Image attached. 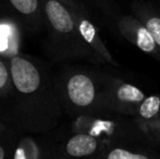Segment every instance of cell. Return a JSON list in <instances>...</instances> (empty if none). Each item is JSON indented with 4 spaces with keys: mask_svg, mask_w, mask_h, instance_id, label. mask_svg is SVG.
I'll use <instances>...</instances> for the list:
<instances>
[{
    "mask_svg": "<svg viewBox=\"0 0 160 159\" xmlns=\"http://www.w3.org/2000/svg\"><path fill=\"white\" fill-rule=\"evenodd\" d=\"M13 81L10 59L0 55V99L6 98L12 92Z\"/></svg>",
    "mask_w": 160,
    "mask_h": 159,
    "instance_id": "16",
    "label": "cell"
},
{
    "mask_svg": "<svg viewBox=\"0 0 160 159\" xmlns=\"http://www.w3.org/2000/svg\"><path fill=\"white\" fill-rule=\"evenodd\" d=\"M106 143L91 134L73 132L57 147V158L101 159Z\"/></svg>",
    "mask_w": 160,
    "mask_h": 159,
    "instance_id": "9",
    "label": "cell"
},
{
    "mask_svg": "<svg viewBox=\"0 0 160 159\" xmlns=\"http://www.w3.org/2000/svg\"><path fill=\"white\" fill-rule=\"evenodd\" d=\"M57 147L49 146L45 141L33 137V134H25L20 137L13 159L57 158Z\"/></svg>",
    "mask_w": 160,
    "mask_h": 159,
    "instance_id": "12",
    "label": "cell"
},
{
    "mask_svg": "<svg viewBox=\"0 0 160 159\" xmlns=\"http://www.w3.org/2000/svg\"><path fill=\"white\" fill-rule=\"evenodd\" d=\"M9 129H10V127H9V125L7 124L4 121H2L1 119H0V135H1V134H3L4 132H7Z\"/></svg>",
    "mask_w": 160,
    "mask_h": 159,
    "instance_id": "18",
    "label": "cell"
},
{
    "mask_svg": "<svg viewBox=\"0 0 160 159\" xmlns=\"http://www.w3.org/2000/svg\"><path fill=\"white\" fill-rule=\"evenodd\" d=\"M10 66L13 88L0 99V119L22 134L49 133L64 113L56 74L46 62L22 52L10 58Z\"/></svg>",
    "mask_w": 160,
    "mask_h": 159,
    "instance_id": "1",
    "label": "cell"
},
{
    "mask_svg": "<svg viewBox=\"0 0 160 159\" xmlns=\"http://www.w3.org/2000/svg\"><path fill=\"white\" fill-rule=\"evenodd\" d=\"M146 96L138 86L112 74L103 98V111L134 117L136 108Z\"/></svg>",
    "mask_w": 160,
    "mask_h": 159,
    "instance_id": "7",
    "label": "cell"
},
{
    "mask_svg": "<svg viewBox=\"0 0 160 159\" xmlns=\"http://www.w3.org/2000/svg\"><path fill=\"white\" fill-rule=\"evenodd\" d=\"M130 12L146 26L160 48V8L146 0H131Z\"/></svg>",
    "mask_w": 160,
    "mask_h": 159,
    "instance_id": "13",
    "label": "cell"
},
{
    "mask_svg": "<svg viewBox=\"0 0 160 159\" xmlns=\"http://www.w3.org/2000/svg\"><path fill=\"white\" fill-rule=\"evenodd\" d=\"M62 2H64V3H67V2H72V1H76V0H61ZM84 1V0H83Z\"/></svg>",
    "mask_w": 160,
    "mask_h": 159,
    "instance_id": "19",
    "label": "cell"
},
{
    "mask_svg": "<svg viewBox=\"0 0 160 159\" xmlns=\"http://www.w3.org/2000/svg\"><path fill=\"white\" fill-rule=\"evenodd\" d=\"M64 4L71 11L82 38L98 58L100 64H109L112 67L120 66L101 38L99 28L94 22L88 6L85 3V1L76 0V1L67 2Z\"/></svg>",
    "mask_w": 160,
    "mask_h": 159,
    "instance_id": "6",
    "label": "cell"
},
{
    "mask_svg": "<svg viewBox=\"0 0 160 159\" xmlns=\"http://www.w3.org/2000/svg\"><path fill=\"white\" fill-rule=\"evenodd\" d=\"M0 17L15 20L26 33L45 31L42 0H0Z\"/></svg>",
    "mask_w": 160,
    "mask_h": 159,
    "instance_id": "8",
    "label": "cell"
},
{
    "mask_svg": "<svg viewBox=\"0 0 160 159\" xmlns=\"http://www.w3.org/2000/svg\"><path fill=\"white\" fill-rule=\"evenodd\" d=\"M99 13L102 22L139 51L160 63V48L146 26L132 13H122L114 0H84Z\"/></svg>",
    "mask_w": 160,
    "mask_h": 159,
    "instance_id": "4",
    "label": "cell"
},
{
    "mask_svg": "<svg viewBox=\"0 0 160 159\" xmlns=\"http://www.w3.org/2000/svg\"><path fill=\"white\" fill-rule=\"evenodd\" d=\"M134 118L143 121L160 119V94L146 96L136 108Z\"/></svg>",
    "mask_w": 160,
    "mask_h": 159,
    "instance_id": "14",
    "label": "cell"
},
{
    "mask_svg": "<svg viewBox=\"0 0 160 159\" xmlns=\"http://www.w3.org/2000/svg\"><path fill=\"white\" fill-rule=\"evenodd\" d=\"M24 28L11 17H0V55L10 59L21 52Z\"/></svg>",
    "mask_w": 160,
    "mask_h": 159,
    "instance_id": "11",
    "label": "cell"
},
{
    "mask_svg": "<svg viewBox=\"0 0 160 159\" xmlns=\"http://www.w3.org/2000/svg\"><path fill=\"white\" fill-rule=\"evenodd\" d=\"M101 159H160V149L147 141L106 143Z\"/></svg>",
    "mask_w": 160,
    "mask_h": 159,
    "instance_id": "10",
    "label": "cell"
},
{
    "mask_svg": "<svg viewBox=\"0 0 160 159\" xmlns=\"http://www.w3.org/2000/svg\"><path fill=\"white\" fill-rule=\"evenodd\" d=\"M137 121L139 122L149 142L155 147L160 149V119L152 121H143L137 119Z\"/></svg>",
    "mask_w": 160,
    "mask_h": 159,
    "instance_id": "17",
    "label": "cell"
},
{
    "mask_svg": "<svg viewBox=\"0 0 160 159\" xmlns=\"http://www.w3.org/2000/svg\"><path fill=\"white\" fill-rule=\"evenodd\" d=\"M156 1H157V2H158V3L160 4V0H156Z\"/></svg>",
    "mask_w": 160,
    "mask_h": 159,
    "instance_id": "20",
    "label": "cell"
},
{
    "mask_svg": "<svg viewBox=\"0 0 160 159\" xmlns=\"http://www.w3.org/2000/svg\"><path fill=\"white\" fill-rule=\"evenodd\" d=\"M112 73L64 64L56 74V89L64 113L72 118L105 112L103 98Z\"/></svg>",
    "mask_w": 160,
    "mask_h": 159,
    "instance_id": "2",
    "label": "cell"
},
{
    "mask_svg": "<svg viewBox=\"0 0 160 159\" xmlns=\"http://www.w3.org/2000/svg\"><path fill=\"white\" fill-rule=\"evenodd\" d=\"M128 1H131V0H128Z\"/></svg>",
    "mask_w": 160,
    "mask_h": 159,
    "instance_id": "21",
    "label": "cell"
},
{
    "mask_svg": "<svg viewBox=\"0 0 160 159\" xmlns=\"http://www.w3.org/2000/svg\"><path fill=\"white\" fill-rule=\"evenodd\" d=\"M46 37L42 48L52 63L87 61L100 66V61L82 38L71 11L61 0H42Z\"/></svg>",
    "mask_w": 160,
    "mask_h": 159,
    "instance_id": "3",
    "label": "cell"
},
{
    "mask_svg": "<svg viewBox=\"0 0 160 159\" xmlns=\"http://www.w3.org/2000/svg\"><path fill=\"white\" fill-rule=\"evenodd\" d=\"M72 131L91 134L105 143H121L149 140L136 118L121 113L105 112L74 118Z\"/></svg>",
    "mask_w": 160,
    "mask_h": 159,
    "instance_id": "5",
    "label": "cell"
},
{
    "mask_svg": "<svg viewBox=\"0 0 160 159\" xmlns=\"http://www.w3.org/2000/svg\"><path fill=\"white\" fill-rule=\"evenodd\" d=\"M21 134L10 127L8 131L0 135V159L13 158Z\"/></svg>",
    "mask_w": 160,
    "mask_h": 159,
    "instance_id": "15",
    "label": "cell"
}]
</instances>
